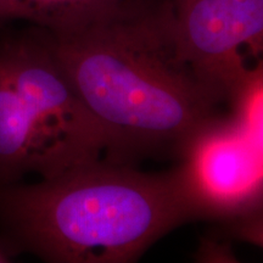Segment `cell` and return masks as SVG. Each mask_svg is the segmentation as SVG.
Wrapping results in <instances>:
<instances>
[{"instance_id": "obj_3", "label": "cell", "mask_w": 263, "mask_h": 263, "mask_svg": "<svg viewBox=\"0 0 263 263\" xmlns=\"http://www.w3.org/2000/svg\"><path fill=\"white\" fill-rule=\"evenodd\" d=\"M101 160L116 162L112 138L65 76L49 32L0 27V184Z\"/></svg>"}, {"instance_id": "obj_1", "label": "cell", "mask_w": 263, "mask_h": 263, "mask_svg": "<svg viewBox=\"0 0 263 263\" xmlns=\"http://www.w3.org/2000/svg\"><path fill=\"white\" fill-rule=\"evenodd\" d=\"M49 34L65 76L112 138L116 162L179 156L226 103L184 55L170 0H123L82 27Z\"/></svg>"}, {"instance_id": "obj_2", "label": "cell", "mask_w": 263, "mask_h": 263, "mask_svg": "<svg viewBox=\"0 0 263 263\" xmlns=\"http://www.w3.org/2000/svg\"><path fill=\"white\" fill-rule=\"evenodd\" d=\"M196 215L178 167L101 160L35 183L0 184V236L48 263H132Z\"/></svg>"}, {"instance_id": "obj_9", "label": "cell", "mask_w": 263, "mask_h": 263, "mask_svg": "<svg viewBox=\"0 0 263 263\" xmlns=\"http://www.w3.org/2000/svg\"><path fill=\"white\" fill-rule=\"evenodd\" d=\"M18 256L20 254L16 251L14 246L6 241L3 236H0V263L14 262Z\"/></svg>"}, {"instance_id": "obj_5", "label": "cell", "mask_w": 263, "mask_h": 263, "mask_svg": "<svg viewBox=\"0 0 263 263\" xmlns=\"http://www.w3.org/2000/svg\"><path fill=\"white\" fill-rule=\"evenodd\" d=\"M186 59L226 103L252 70L263 66V0H170Z\"/></svg>"}, {"instance_id": "obj_8", "label": "cell", "mask_w": 263, "mask_h": 263, "mask_svg": "<svg viewBox=\"0 0 263 263\" xmlns=\"http://www.w3.org/2000/svg\"><path fill=\"white\" fill-rule=\"evenodd\" d=\"M223 235L263 249V202L246 215L221 223Z\"/></svg>"}, {"instance_id": "obj_4", "label": "cell", "mask_w": 263, "mask_h": 263, "mask_svg": "<svg viewBox=\"0 0 263 263\" xmlns=\"http://www.w3.org/2000/svg\"><path fill=\"white\" fill-rule=\"evenodd\" d=\"M178 166L196 221L226 223L263 202V151L234 117H216L193 134Z\"/></svg>"}, {"instance_id": "obj_6", "label": "cell", "mask_w": 263, "mask_h": 263, "mask_svg": "<svg viewBox=\"0 0 263 263\" xmlns=\"http://www.w3.org/2000/svg\"><path fill=\"white\" fill-rule=\"evenodd\" d=\"M123 0H0V27L31 25L51 33L89 24Z\"/></svg>"}, {"instance_id": "obj_7", "label": "cell", "mask_w": 263, "mask_h": 263, "mask_svg": "<svg viewBox=\"0 0 263 263\" xmlns=\"http://www.w3.org/2000/svg\"><path fill=\"white\" fill-rule=\"evenodd\" d=\"M234 120L263 151V66H256L232 94Z\"/></svg>"}]
</instances>
